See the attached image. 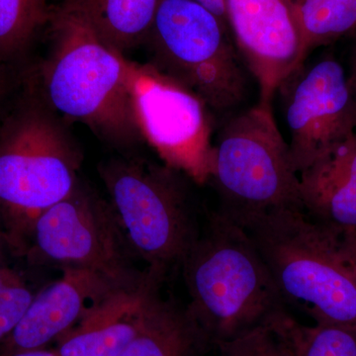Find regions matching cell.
Instances as JSON below:
<instances>
[{"label":"cell","mask_w":356,"mask_h":356,"mask_svg":"<svg viewBox=\"0 0 356 356\" xmlns=\"http://www.w3.org/2000/svg\"><path fill=\"white\" fill-rule=\"evenodd\" d=\"M83 149L42 95L31 64L0 121V219L11 245L23 248L42 214L79 181Z\"/></svg>","instance_id":"1"},{"label":"cell","mask_w":356,"mask_h":356,"mask_svg":"<svg viewBox=\"0 0 356 356\" xmlns=\"http://www.w3.org/2000/svg\"><path fill=\"white\" fill-rule=\"evenodd\" d=\"M49 25L48 55L31 64L47 103L65 121L83 124L109 146L129 149L144 142L131 103L128 58L57 7L51 9Z\"/></svg>","instance_id":"2"},{"label":"cell","mask_w":356,"mask_h":356,"mask_svg":"<svg viewBox=\"0 0 356 356\" xmlns=\"http://www.w3.org/2000/svg\"><path fill=\"white\" fill-rule=\"evenodd\" d=\"M229 219L254 243L283 303L302 309L316 324L356 327V275L341 252V236L303 208Z\"/></svg>","instance_id":"3"},{"label":"cell","mask_w":356,"mask_h":356,"mask_svg":"<svg viewBox=\"0 0 356 356\" xmlns=\"http://www.w3.org/2000/svg\"><path fill=\"white\" fill-rule=\"evenodd\" d=\"M182 266L188 310L204 337L218 344L252 331L285 312L275 283L245 229L216 213Z\"/></svg>","instance_id":"4"},{"label":"cell","mask_w":356,"mask_h":356,"mask_svg":"<svg viewBox=\"0 0 356 356\" xmlns=\"http://www.w3.org/2000/svg\"><path fill=\"white\" fill-rule=\"evenodd\" d=\"M144 46L147 64L198 97L213 118L248 107L254 79L228 24L195 0H161Z\"/></svg>","instance_id":"5"},{"label":"cell","mask_w":356,"mask_h":356,"mask_svg":"<svg viewBox=\"0 0 356 356\" xmlns=\"http://www.w3.org/2000/svg\"><path fill=\"white\" fill-rule=\"evenodd\" d=\"M109 202L126 240L165 275L184 262L199 233L184 173L140 156H118L99 166Z\"/></svg>","instance_id":"6"},{"label":"cell","mask_w":356,"mask_h":356,"mask_svg":"<svg viewBox=\"0 0 356 356\" xmlns=\"http://www.w3.org/2000/svg\"><path fill=\"white\" fill-rule=\"evenodd\" d=\"M220 122L209 180L221 199L219 212L240 218L303 208L299 175L273 106L259 102Z\"/></svg>","instance_id":"7"},{"label":"cell","mask_w":356,"mask_h":356,"mask_svg":"<svg viewBox=\"0 0 356 356\" xmlns=\"http://www.w3.org/2000/svg\"><path fill=\"white\" fill-rule=\"evenodd\" d=\"M30 238L38 257L64 268L88 269L125 288L146 277L130 267L127 240L111 204L81 179L38 218Z\"/></svg>","instance_id":"8"},{"label":"cell","mask_w":356,"mask_h":356,"mask_svg":"<svg viewBox=\"0 0 356 356\" xmlns=\"http://www.w3.org/2000/svg\"><path fill=\"white\" fill-rule=\"evenodd\" d=\"M129 90L140 135L161 163L191 181L209 182L213 116L195 95L147 64L127 60Z\"/></svg>","instance_id":"9"},{"label":"cell","mask_w":356,"mask_h":356,"mask_svg":"<svg viewBox=\"0 0 356 356\" xmlns=\"http://www.w3.org/2000/svg\"><path fill=\"white\" fill-rule=\"evenodd\" d=\"M276 96L298 175L356 134V102L348 70L334 55L307 58L281 83Z\"/></svg>","instance_id":"10"},{"label":"cell","mask_w":356,"mask_h":356,"mask_svg":"<svg viewBox=\"0 0 356 356\" xmlns=\"http://www.w3.org/2000/svg\"><path fill=\"white\" fill-rule=\"evenodd\" d=\"M236 48L273 106L281 83L302 63L301 39L287 0H222Z\"/></svg>","instance_id":"11"},{"label":"cell","mask_w":356,"mask_h":356,"mask_svg":"<svg viewBox=\"0 0 356 356\" xmlns=\"http://www.w3.org/2000/svg\"><path fill=\"white\" fill-rule=\"evenodd\" d=\"M64 269L60 280L34 296L24 317L3 341L2 356L43 348L112 293L125 288L88 269Z\"/></svg>","instance_id":"12"},{"label":"cell","mask_w":356,"mask_h":356,"mask_svg":"<svg viewBox=\"0 0 356 356\" xmlns=\"http://www.w3.org/2000/svg\"><path fill=\"white\" fill-rule=\"evenodd\" d=\"M163 277L149 269L139 286L112 293L58 337V355L120 356L137 334L149 293Z\"/></svg>","instance_id":"13"},{"label":"cell","mask_w":356,"mask_h":356,"mask_svg":"<svg viewBox=\"0 0 356 356\" xmlns=\"http://www.w3.org/2000/svg\"><path fill=\"white\" fill-rule=\"evenodd\" d=\"M304 212L337 236L356 232V134L299 173Z\"/></svg>","instance_id":"14"},{"label":"cell","mask_w":356,"mask_h":356,"mask_svg":"<svg viewBox=\"0 0 356 356\" xmlns=\"http://www.w3.org/2000/svg\"><path fill=\"white\" fill-rule=\"evenodd\" d=\"M161 0H64L57 8L88 26L120 55L144 46Z\"/></svg>","instance_id":"15"},{"label":"cell","mask_w":356,"mask_h":356,"mask_svg":"<svg viewBox=\"0 0 356 356\" xmlns=\"http://www.w3.org/2000/svg\"><path fill=\"white\" fill-rule=\"evenodd\" d=\"M149 293L137 334L120 356H193L204 337L191 312Z\"/></svg>","instance_id":"16"},{"label":"cell","mask_w":356,"mask_h":356,"mask_svg":"<svg viewBox=\"0 0 356 356\" xmlns=\"http://www.w3.org/2000/svg\"><path fill=\"white\" fill-rule=\"evenodd\" d=\"M301 39L302 62L356 31V0H287Z\"/></svg>","instance_id":"17"},{"label":"cell","mask_w":356,"mask_h":356,"mask_svg":"<svg viewBox=\"0 0 356 356\" xmlns=\"http://www.w3.org/2000/svg\"><path fill=\"white\" fill-rule=\"evenodd\" d=\"M47 0H0V62L26 67L32 62L33 44L50 24Z\"/></svg>","instance_id":"18"},{"label":"cell","mask_w":356,"mask_h":356,"mask_svg":"<svg viewBox=\"0 0 356 356\" xmlns=\"http://www.w3.org/2000/svg\"><path fill=\"white\" fill-rule=\"evenodd\" d=\"M292 318L284 312L242 336L220 343L222 356H296Z\"/></svg>","instance_id":"19"},{"label":"cell","mask_w":356,"mask_h":356,"mask_svg":"<svg viewBox=\"0 0 356 356\" xmlns=\"http://www.w3.org/2000/svg\"><path fill=\"white\" fill-rule=\"evenodd\" d=\"M296 356H356V327L316 324L306 327L292 318Z\"/></svg>","instance_id":"20"},{"label":"cell","mask_w":356,"mask_h":356,"mask_svg":"<svg viewBox=\"0 0 356 356\" xmlns=\"http://www.w3.org/2000/svg\"><path fill=\"white\" fill-rule=\"evenodd\" d=\"M33 298L34 295L24 283L0 292V343L19 324Z\"/></svg>","instance_id":"21"},{"label":"cell","mask_w":356,"mask_h":356,"mask_svg":"<svg viewBox=\"0 0 356 356\" xmlns=\"http://www.w3.org/2000/svg\"><path fill=\"white\" fill-rule=\"evenodd\" d=\"M29 65L16 67L0 62V121L19 92Z\"/></svg>","instance_id":"22"},{"label":"cell","mask_w":356,"mask_h":356,"mask_svg":"<svg viewBox=\"0 0 356 356\" xmlns=\"http://www.w3.org/2000/svg\"><path fill=\"white\" fill-rule=\"evenodd\" d=\"M341 248L344 259L356 275V232L341 236Z\"/></svg>","instance_id":"23"},{"label":"cell","mask_w":356,"mask_h":356,"mask_svg":"<svg viewBox=\"0 0 356 356\" xmlns=\"http://www.w3.org/2000/svg\"><path fill=\"white\" fill-rule=\"evenodd\" d=\"M21 283L24 282L15 271L7 268L6 266H0V292L8 289V288L16 286V285H19Z\"/></svg>","instance_id":"24"},{"label":"cell","mask_w":356,"mask_h":356,"mask_svg":"<svg viewBox=\"0 0 356 356\" xmlns=\"http://www.w3.org/2000/svg\"><path fill=\"white\" fill-rule=\"evenodd\" d=\"M195 1L202 4L203 6L209 9L215 15H217L218 17L221 18L222 21L227 23L224 1L222 0H195Z\"/></svg>","instance_id":"25"},{"label":"cell","mask_w":356,"mask_h":356,"mask_svg":"<svg viewBox=\"0 0 356 356\" xmlns=\"http://www.w3.org/2000/svg\"><path fill=\"white\" fill-rule=\"evenodd\" d=\"M346 70H348V81H350L351 91H353L356 102V44L353 47V51H351L350 65H348V69Z\"/></svg>","instance_id":"26"},{"label":"cell","mask_w":356,"mask_h":356,"mask_svg":"<svg viewBox=\"0 0 356 356\" xmlns=\"http://www.w3.org/2000/svg\"><path fill=\"white\" fill-rule=\"evenodd\" d=\"M8 356H60L57 350H44L43 348L40 350H24L19 353H13Z\"/></svg>","instance_id":"27"},{"label":"cell","mask_w":356,"mask_h":356,"mask_svg":"<svg viewBox=\"0 0 356 356\" xmlns=\"http://www.w3.org/2000/svg\"><path fill=\"white\" fill-rule=\"evenodd\" d=\"M355 34H356V31H355Z\"/></svg>","instance_id":"28"}]
</instances>
